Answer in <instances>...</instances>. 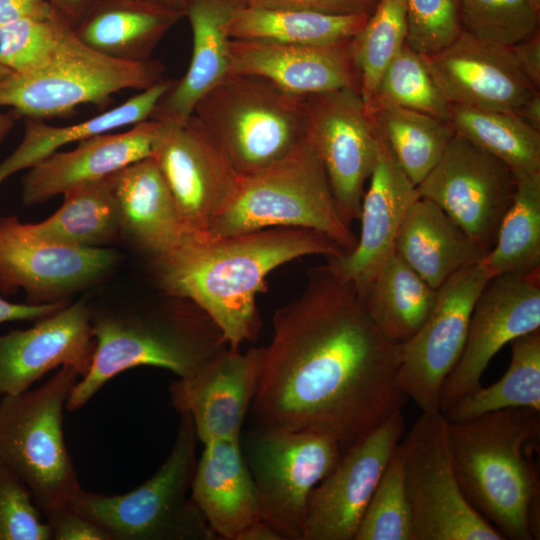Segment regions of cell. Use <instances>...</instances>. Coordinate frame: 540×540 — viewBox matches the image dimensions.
Returning <instances> with one entry per match:
<instances>
[{
	"label": "cell",
	"instance_id": "d6986e66",
	"mask_svg": "<svg viewBox=\"0 0 540 540\" xmlns=\"http://www.w3.org/2000/svg\"><path fill=\"white\" fill-rule=\"evenodd\" d=\"M377 161L364 192L361 233L356 246L326 263L341 281L364 297L385 263L395 254L396 239L410 205L418 197L416 186L400 168L379 133Z\"/></svg>",
	"mask_w": 540,
	"mask_h": 540
},
{
	"label": "cell",
	"instance_id": "5bb4252c",
	"mask_svg": "<svg viewBox=\"0 0 540 540\" xmlns=\"http://www.w3.org/2000/svg\"><path fill=\"white\" fill-rule=\"evenodd\" d=\"M308 137L326 171L340 217L359 219L365 183L377 161L379 134L359 90L341 88L306 97Z\"/></svg>",
	"mask_w": 540,
	"mask_h": 540
},
{
	"label": "cell",
	"instance_id": "e0dca14e",
	"mask_svg": "<svg viewBox=\"0 0 540 540\" xmlns=\"http://www.w3.org/2000/svg\"><path fill=\"white\" fill-rule=\"evenodd\" d=\"M539 329L540 271L491 278L473 307L462 353L441 387L439 411L481 386L503 346Z\"/></svg>",
	"mask_w": 540,
	"mask_h": 540
},
{
	"label": "cell",
	"instance_id": "bcb514c9",
	"mask_svg": "<svg viewBox=\"0 0 540 540\" xmlns=\"http://www.w3.org/2000/svg\"><path fill=\"white\" fill-rule=\"evenodd\" d=\"M53 540H111L98 524L88 519L71 505L47 516Z\"/></svg>",
	"mask_w": 540,
	"mask_h": 540
},
{
	"label": "cell",
	"instance_id": "f6af8a7d",
	"mask_svg": "<svg viewBox=\"0 0 540 540\" xmlns=\"http://www.w3.org/2000/svg\"><path fill=\"white\" fill-rule=\"evenodd\" d=\"M240 6L370 16L379 0H233Z\"/></svg>",
	"mask_w": 540,
	"mask_h": 540
},
{
	"label": "cell",
	"instance_id": "7a4b0ae2",
	"mask_svg": "<svg viewBox=\"0 0 540 540\" xmlns=\"http://www.w3.org/2000/svg\"><path fill=\"white\" fill-rule=\"evenodd\" d=\"M346 250L322 232L274 227L222 237L188 235L172 251L152 259L154 276L170 297L187 300L240 349L257 338L258 293L279 266L308 255L335 257Z\"/></svg>",
	"mask_w": 540,
	"mask_h": 540
},
{
	"label": "cell",
	"instance_id": "f5cc1de1",
	"mask_svg": "<svg viewBox=\"0 0 540 540\" xmlns=\"http://www.w3.org/2000/svg\"><path fill=\"white\" fill-rule=\"evenodd\" d=\"M515 114L527 124L540 131V93L527 100Z\"/></svg>",
	"mask_w": 540,
	"mask_h": 540
},
{
	"label": "cell",
	"instance_id": "8992f818",
	"mask_svg": "<svg viewBox=\"0 0 540 540\" xmlns=\"http://www.w3.org/2000/svg\"><path fill=\"white\" fill-rule=\"evenodd\" d=\"M306 97L258 75L228 73L193 114L245 176L279 161L307 137Z\"/></svg>",
	"mask_w": 540,
	"mask_h": 540
},
{
	"label": "cell",
	"instance_id": "b9f144b4",
	"mask_svg": "<svg viewBox=\"0 0 540 540\" xmlns=\"http://www.w3.org/2000/svg\"><path fill=\"white\" fill-rule=\"evenodd\" d=\"M462 31L509 47L539 30L540 12L531 0H459Z\"/></svg>",
	"mask_w": 540,
	"mask_h": 540
},
{
	"label": "cell",
	"instance_id": "6f0895ef",
	"mask_svg": "<svg viewBox=\"0 0 540 540\" xmlns=\"http://www.w3.org/2000/svg\"><path fill=\"white\" fill-rule=\"evenodd\" d=\"M534 8L540 12V0H531Z\"/></svg>",
	"mask_w": 540,
	"mask_h": 540
},
{
	"label": "cell",
	"instance_id": "83f0119b",
	"mask_svg": "<svg viewBox=\"0 0 540 540\" xmlns=\"http://www.w3.org/2000/svg\"><path fill=\"white\" fill-rule=\"evenodd\" d=\"M395 254L435 289L486 255L437 204L422 197L405 215Z\"/></svg>",
	"mask_w": 540,
	"mask_h": 540
},
{
	"label": "cell",
	"instance_id": "f546056e",
	"mask_svg": "<svg viewBox=\"0 0 540 540\" xmlns=\"http://www.w3.org/2000/svg\"><path fill=\"white\" fill-rule=\"evenodd\" d=\"M174 81L164 78L121 105L73 125L51 126L43 120L25 118L21 143L0 163V184L16 172L33 167L65 145L150 119L159 100Z\"/></svg>",
	"mask_w": 540,
	"mask_h": 540
},
{
	"label": "cell",
	"instance_id": "db71d44e",
	"mask_svg": "<svg viewBox=\"0 0 540 540\" xmlns=\"http://www.w3.org/2000/svg\"><path fill=\"white\" fill-rule=\"evenodd\" d=\"M16 118L12 111L8 113L0 112V146L13 128Z\"/></svg>",
	"mask_w": 540,
	"mask_h": 540
},
{
	"label": "cell",
	"instance_id": "2e32d148",
	"mask_svg": "<svg viewBox=\"0 0 540 540\" xmlns=\"http://www.w3.org/2000/svg\"><path fill=\"white\" fill-rule=\"evenodd\" d=\"M105 248L76 247L43 238L16 215L0 218V293H26L27 303L44 304L98 282L117 262Z\"/></svg>",
	"mask_w": 540,
	"mask_h": 540
},
{
	"label": "cell",
	"instance_id": "9f6ffc18",
	"mask_svg": "<svg viewBox=\"0 0 540 540\" xmlns=\"http://www.w3.org/2000/svg\"><path fill=\"white\" fill-rule=\"evenodd\" d=\"M11 72L0 63V80L8 76Z\"/></svg>",
	"mask_w": 540,
	"mask_h": 540
},
{
	"label": "cell",
	"instance_id": "7c38bea8",
	"mask_svg": "<svg viewBox=\"0 0 540 540\" xmlns=\"http://www.w3.org/2000/svg\"><path fill=\"white\" fill-rule=\"evenodd\" d=\"M517 177L501 159L454 133L444 153L416 186L486 254L512 203Z\"/></svg>",
	"mask_w": 540,
	"mask_h": 540
},
{
	"label": "cell",
	"instance_id": "52a82bcc",
	"mask_svg": "<svg viewBox=\"0 0 540 540\" xmlns=\"http://www.w3.org/2000/svg\"><path fill=\"white\" fill-rule=\"evenodd\" d=\"M79 378L63 366L35 389L0 397V464L44 516L71 505L82 488L63 436V408Z\"/></svg>",
	"mask_w": 540,
	"mask_h": 540
},
{
	"label": "cell",
	"instance_id": "ba28073f",
	"mask_svg": "<svg viewBox=\"0 0 540 540\" xmlns=\"http://www.w3.org/2000/svg\"><path fill=\"white\" fill-rule=\"evenodd\" d=\"M198 438L180 414L173 447L155 474L136 489L106 495L81 488L71 506L102 527L111 540H216L188 491L196 469Z\"/></svg>",
	"mask_w": 540,
	"mask_h": 540
},
{
	"label": "cell",
	"instance_id": "484cf974",
	"mask_svg": "<svg viewBox=\"0 0 540 540\" xmlns=\"http://www.w3.org/2000/svg\"><path fill=\"white\" fill-rule=\"evenodd\" d=\"M238 4L233 0H185L193 35V49L184 76L159 100L150 119L182 121L191 116L200 99L229 72L227 22Z\"/></svg>",
	"mask_w": 540,
	"mask_h": 540
},
{
	"label": "cell",
	"instance_id": "4dcf8cb0",
	"mask_svg": "<svg viewBox=\"0 0 540 540\" xmlns=\"http://www.w3.org/2000/svg\"><path fill=\"white\" fill-rule=\"evenodd\" d=\"M368 18L360 14L238 5L227 22V32L230 39L332 45L353 40Z\"/></svg>",
	"mask_w": 540,
	"mask_h": 540
},
{
	"label": "cell",
	"instance_id": "f35d334b",
	"mask_svg": "<svg viewBox=\"0 0 540 540\" xmlns=\"http://www.w3.org/2000/svg\"><path fill=\"white\" fill-rule=\"evenodd\" d=\"M449 104L427 69L422 55L405 43L382 74L366 109L370 114L382 107L398 106L447 122Z\"/></svg>",
	"mask_w": 540,
	"mask_h": 540
},
{
	"label": "cell",
	"instance_id": "f1b7e54d",
	"mask_svg": "<svg viewBox=\"0 0 540 540\" xmlns=\"http://www.w3.org/2000/svg\"><path fill=\"white\" fill-rule=\"evenodd\" d=\"M184 13L148 0H96L73 26L77 38L114 59L145 61Z\"/></svg>",
	"mask_w": 540,
	"mask_h": 540
},
{
	"label": "cell",
	"instance_id": "30bf717a",
	"mask_svg": "<svg viewBox=\"0 0 540 540\" xmlns=\"http://www.w3.org/2000/svg\"><path fill=\"white\" fill-rule=\"evenodd\" d=\"M240 446L261 518L282 540H303L310 493L340 461L339 443L323 433L251 427Z\"/></svg>",
	"mask_w": 540,
	"mask_h": 540
},
{
	"label": "cell",
	"instance_id": "c3c4849f",
	"mask_svg": "<svg viewBox=\"0 0 540 540\" xmlns=\"http://www.w3.org/2000/svg\"><path fill=\"white\" fill-rule=\"evenodd\" d=\"M65 300L44 304L12 303L0 296V323L10 321H37L66 306Z\"/></svg>",
	"mask_w": 540,
	"mask_h": 540
},
{
	"label": "cell",
	"instance_id": "44dd1931",
	"mask_svg": "<svg viewBox=\"0 0 540 540\" xmlns=\"http://www.w3.org/2000/svg\"><path fill=\"white\" fill-rule=\"evenodd\" d=\"M95 350L91 308L82 299L25 330L0 335V397L17 395L47 372L68 366L81 377Z\"/></svg>",
	"mask_w": 540,
	"mask_h": 540
},
{
	"label": "cell",
	"instance_id": "ffe728a7",
	"mask_svg": "<svg viewBox=\"0 0 540 540\" xmlns=\"http://www.w3.org/2000/svg\"><path fill=\"white\" fill-rule=\"evenodd\" d=\"M422 58L452 104L515 113L539 93L518 69L508 47L464 31L444 49Z\"/></svg>",
	"mask_w": 540,
	"mask_h": 540
},
{
	"label": "cell",
	"instance_id": "e575fe53",
	"mask_svg": "<svg viewBox=\"0 0 540 540\" xmlns=\"http://www.w3.org/2000/svg\"><path fill=\"white\" fill-rule=\"evenodd\" d=\"M482 263L491 278L540 271V172L517 178L512 203Z\"/></svg>",
	"mask_w": 540,
	"mask_h": 540
},
{
	"label": "cell",
	"instance_id": "4fadbf2b",
	"mask_svg": "<svg viewBox=\"0 0 540 540\" xmlns=\"http://www.w3.org/2000/svg\"><path fill=\"white\" fill-rule=\"evenodd\" d=\"M491 279L482 260L451 275L420 329L398 343L397 383L421 411L439 410L441 387L457 363L475 302Z\"/></svg>",
	"mask_w": 540,
	"mask_h": 540
},
{
	"label": "cell",
	"instance_id": "8fae6325",
	"mask_svg": "<svg viewBox=\"0 0 540 540\" xmlns=\"http://www.w3.org/2000/svg\"><path fill=\"white\" fill-rule=\"evenodd\" d=\"M399 447L413 540H504L462 493L443 413L422 411Z\"/></svg>",
	"mask_w": 540,
	"mask_h": 540
},
{
	"label": "cell",
	"instance_id": "7402d4cb",
	"mask_svg": "<svg viewBox=\"0 0 540 540\" xmlns=\"http://www.w3.org/2000/svg\"><path fill=\"white\" fill-rule=\"evenodd\" d=\"M257 378V348L229 346L193 375L171 382V404L190 416L198 440H237L249 414Z\"/></svg>",
	"mask_w": 540,
	"mask_h": 540
},
{
	"label": "cell",
	"instance_id": "d590c367",
	"mask_svg": "<svg viewBox=\"0 0 540 540\" xmlns=\"http://www.w3.org/2000/svg\"><path fill=\"white\" fill-rule=\"evenodd\" d=\"M504 375L488 387H478L443 412L448 422L469 420L508 408L540 411V329L516 338Z\"/></svg>",
	"mask_w": 540,
	"mask_h": 540
},
{
	"label": "cell",
	"instance_id": "7bdbcfd3",
	"mask_svg": "<svg viewBox=\"0 0 540 540\" xmlns=\"http://www.w3.org/2000/svg\"><path fill=\"white\" fill-rule=\"evenodd\" d=\"M406 44L420 55L436 53L462 32L459 0H406Z\"/></svg>",
	"mask_w": 540,
	"mask_h": 540
},
{
	"label": "cell",
	"instance_id": "d4e9b609",
	"mask_svg": "<svg viewBox=\"0 0 540 540\" xmlns=\"http://www.w3.org/2000/svg\"><path fill=\"white\" fill-rule=\"evenodd\" d=\"M191 485V498L218 539L236 540L262 519L258 495L244 461L240 439L203 444Z\"/></svg>",
	"mask_w": 540,
	"mask_h": 540
},
{
	"label": "cell",
	"instance_id": "60d3db41",
	"mask_svg": "<svg viewBox=\"0 0 540 540\" xmlns=\"http://www.w3.org/2000/svg\"><path fill=\"white\" fill-rule=\"evenodd\" d=\"M73 25L59 12L47 18H23L0 26V63L24 74L45 66Z\"/></svg>",
	"mask_w": 540,
	"mask_h": 540
},
{
	"label": "cell",
	"instance_id": "3957f363",
	"mask_svg": "<svg viewBox=\"0 0 540 540\" xmlns=\"http://www.w3.org/2000/svg\"><path fill=\"white\" fill-rule=\"evenodd\" d=\"M453 468L471 507L504 540L540 539V411L448 422Z\"/></svg>",
	"mask_w": 540,
	"mask_h": 540
},
{
	"label": "cell",
	"instance_id": "74e56055",
	"mask_svg": "<svg viewBox=\"0 0 540 540\" xmlns=\"http://www.w3.org/2000/svg\"><path fill=\"white\" fill-rule=\"evenodd\" d=\"M406 0H379L374 12L353 39L359 91L365 105L379 80L406 43Z\"/></svg>",
	"mask_w": 540,
	"mask_h": 540
},
{
	"label": "cell",
	"instance_id": "8d00e7d4",
	"mask_svg": "<svg viewBox=\"0 0 540 540\" xmlns=\"http://www.w3.org/2000/svg\"><path fill=\"white\" fill-rule=\"evenodd\" d=\"M370 115L400 168L415 186L437 164L455 133L446 121L408 108L386 106Z\"/></svg>",
	"mask_w": 540,
	"mask_h": 540
},
{
	"label": "cell",
	"instance_id": "cb8c5ba5",
	"mask_svg": "<svg viewBox=\"0 0 540 540\" xmlns=\"http://www.w3.org/2000/svg\"><path fill=\"white\" fill-rule=\"evenodd\" d=\"M161 122L148 119L131 129L94 135L69 151H57L22 178V200L37 205L77 186L104 179L132 163L151 157Z\"/></svg>",
	"mask_w": 540,
	"mask_h": 540
},
{
	"label": "cell",
	"instance_id": "6da1fadb",
	"mask_svg": "<svg viewBox=\"0 0 540 540\" xmlns=\"http://www.w3.org/2000/svg\"><path fill=\"white\" fill-rule=\"evenodd\" d=\"M398 366V343L358 291L327 264L312 267L302 293L276 310L270 342L257 348L251 427L327 434L344 453L406 404Z\"/></svg>",
	"mask_w": 540,
	"mask_h": 540
},
{
	"label": "cell",
	"instance_id": "277c9868",
	"mask_svg": "<svg viewBox=\"0 0 540 540\" xmlns=\"http://www.w3.org/2000/svg\"><path fill=\"white\" fill-rule=\"evenodd\" d=\"M91 325L95 339L92 363L70 391L69 411L83 407L126 370L151 366L186 378L228 346L209 316L184 299L152 308L91 309Z\"/></svg>",
	"mask_w": 540,
	"mask_h": 540
},
{
	"label": "cell",
	"instance_id": "603a6c76",
	"mask_svg": "<svg viewBox=\"0 0 540 540\" xmlns=\"http://www.w3.org/2000/svg\"><path fill=\"white\" fill-rule=\"evenodd\" d=\"M228 73L258 75L298 96L341 88L359 90L353 40L300 45L230 39Z\"/></svg>",
	"mask_w": 540,
	"mask_h": 540
},
{
	"label": "cell",
	"instance_id": "7dc6e473",
	"mask_svg": "<svg viewBox=\"0 0 540 540\" xmlns=\"http://www.w3.org/2000/svg\"><path fill=\"white\" fill-rule=\"evenodd\" d=\"M508 48L518 69L539 90L540 31Z\"/></svg>",
	"mask_w": 540,
	"mask_h": 540
},
{
	"label": "cell",
	"instance_id": "9a60e30c",
	"mask_svg": "<svg viewBox=\"0 0 540 540\" xmlns=\"http://www.w3.org/2000/svg\"><path fill=\"white\" fill-rule=\"evenodd\" d=\"M152 157L188 233L209 237L213 220L235 193L241 175L194 114L161 122Z\"/></svg>",
	"mask_w": 540,
	"mask_h": 540
},
{
	"label": "cell",
	"instance_id": "836d02e7",
	"mask_svg": "<svg viewBox=\"0 0 540 540\" xmlns=\"http://www.w3.org/2000/svg\"><path fill=\"white\" fill-rule=\"evenodd\" d=\"M447 123L506 163L517 178L540 172V131L515 113L449 104Z\"/></svg>",
	"mask_w": 540,
	"mask_h": 540
},
{
	"label": "cell",
	"instance_id": "d6a6232c",
	"mask_svg": "<svg viewBox=\"0 0 540 540\" xmlns=\"http://www.w3.org/2000/svg\"><path fill=\"white\" fill-rule=\"evenodd\" d=\"M363 299L368 314L384 336L401 343L424 324L435 305L437 289L394 254Z\"/></svg>",
	"mask_w": 540,
	"mask_h": 540
},
{
	"label": "cell",
	"instance_id": "f907efd6",
	"mask_svg": "<svg viewBox=\"0 0 540 540\" xmlns=\"http://www.w3.org/2000/svg\"><path fill=\"white\" fill-rule=\"evenodd\" d=\"M73 26L91 9L96 0H47Z\"/></svg>",
	"mask_w": 540,
	"mask_h": 540
},
{
	"label": "cell",
	"instance_id": "681fc988",
	"mask_svg": "<svg viewBox=\"0 0 540 540\" xmlns=\"http://www.w3.org/2000/svg\"><path fill=\"white\" fill-rule=\"evenodd\" d=\"M55 11L47 0H0V26L23 18H47Z\"/></svg>",
	"mask_w": 540,
	"mask_h": 540
},
{
	"label": "cell",
	"instance_id": "ab89813d",
	"mask_svg": "<svg viewBox=\"0 0 540 540\" xmlns=\"http://www.w3.org/2000/svg\"><path fill=\"white\" fill-rule=\"evenodd\" d=\"M354 540H413L399 445L365 509Z\"/></svg>",
	"mask_w": 540,
	"mask_h": 540
},
{
	"label": "cell",
	"instance_id": "ee69618b",
	"mask_svg": "<svg viewBox=\"0 0 540 540\" xmlns=\"http://www.w3.org/2000/svg\"><path fill=\"white\" fill-rule=\"evenodd\" d=\"M30 490L0 464V540H51Z\"/></svg>",
	"mask_w": 540,
	"mask_h": 540
},
{
	"label": "cell",
	"instance_id": "4316f807",
	"mask_svg": "<svg viewBox=\"0 0 540 540\" xmlns=\"http://www.w3.org/2000/svg\"><path fill=\"white\" fill-rule=\"evenodd\" d=\"M112 180L122 234L151 259L167 254L191 235L152 156L114 173Z\"/></svg>",
	"mask_w": 540,
	"mask_h": 540
},
{
	"label": "cell",
	"instance_id": "5b68a950",
	"mask_svg": "<svg viewBox=\"0 0 540 540\" xmlns=\"http://www.w3.org/2000/svg\"><path fill=\"white\" fill-rule=\"evenodd\" d=\"M304 228L324 233L346 251L356 246L339 215L322 161L307 137L288 155L250 175L213 220L209 236L266 228Z\"/></svg>",
	"mask_w": 540,
	"mask_h": 540
},
{
	"label": "cell",
	"instance_id": "ac0fdd59",
	"mask_svg": "<svg viewBox=\"0 0 540 540\" xmlns=\"http://www.w3.org/2000/svg\"><path fill=\"white\" fill-rule=\"evenodd\" d=\"M404 434L405 421L398 410L343 453L336 467L310 493L303 540H354Z\"/></svg>",
	"mask_w": 540,
	"mask_h": 540
},
{
	"label": "cell",
	"instance_id": "1f68e13d",
	"mask_svg": "<svg viewBox=\"0 0 540 540\" xmlns=\"http://www.w3.org/2000/svg\"><path fill=\"white\" fill-rule=\"evenodd\" d=\"M47 219L28 223L37 235L83 248H105L123 236L112 175L66 191Z\"/></svg>",
	"mask_w": 540,
	"mask_h": 540
},
{
	"label": "cell",
	"instance_id": "11a10c76",
	"mask_svg": "<svg viewBox=\"0 0 540 540\" xmlns=\"http://www.w3.org/2000/svg\"><path fill=\"white\" fill-rule=\"evenodd\" d=\"M155 4L183 12L185 0H148ZM184 13V12H183Z\"/></svg>",
	"mask_w": 540,
	"mask_h": 540
},
{
	"label": "cell",
	"instance_id": "9c48e42d",
	"mask_svg": "<svg viewBox=\"0 0 540 540\" xmlns=\"http://www.w3.org/2000/svg\"><path fill=\"white\" fill-rule=\"evenodd\" d=\"M164 71L158 60L108 57L81 42L72 27L45 66L0 80V107L11 108L16 117L69 116L83 104L103 108L122 90L148 89L164 79Z\"/></svg>",
	"mask_w": 540,
	"mask_h": 540
},
{
	"label": "cell",
	"instance_id": "816d5d0a",
	"mask_svg": "<svg viewBox=\"0 0 540 540\" xmlns=\"http://www.w3.org/2000/svg\"><path fill=\"white\" fill-rule=\"evenodd\" d=\"M236 540H282V538L270 524L259 519L243 529Z\"/></svg>",
	"mask_w": 540,
	"mask_h": 540
}]
</instances>
